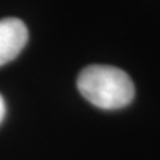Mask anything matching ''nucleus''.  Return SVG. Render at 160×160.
I'll return each instance as SVG.
<instances>
[{
    "mask_svg": "<svg viewBox=\"0 0 160 160\" xmlns=\"http://www.w3.org/2000/svg\"><path fill=\"white\" fill-rule=\"evenodd\" d=\"M28 42V29L20 19L0 20V67L13 60Z\"/></svg>",
    "mask_w": 160,
    "mask_h": 160,
    "instance_id": "f03ea898",
    "label": "nucleus"
},
{
    "mask_svg": "<svg viewBox=\"0 0 160 160\" xmlns=\"http://www.w3.org/2000/svg\"><path fill=\"white\" fill-rule=\"evenodd\" d=\"M4 115H6V103H4V99H3V96H2V95H0V123L3 122Z\"/></svg>",
    "mask_w": 160,
    "mask_h": 160,
    "instance_id": "7ed1b4c3",
    "label": "nucleus"
},
{
    "mask_svg": "<svg viewBox=\"0 0 160 160\" xmlns=\"http://www.w3.org/2000/svg\"><path fill=\"white\" fill-rule=\"evenodd\" d=\"M78 89L84 99L102 109L123 108L135 96L133 83L127 72L100 64L88 66L79 73Z\"/></svg>",
    "mask_w": 160,
    "mask_h": 160,
    "instance_id": "f257e3e1",
    "label": "nucleus"
}]
</instances>
